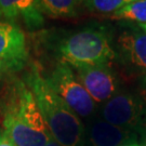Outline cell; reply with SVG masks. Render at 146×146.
<instances>
[{"mask_svg":"<svg viewBox=\"0 0 146 146\" xmlns=\"http://www.w3.org/2000/svg\"><path fill=\"white\" fill-rule=\"evenodd\" d=\"M2 130L16 146H43L52 137L25 80L11 77L0 99Z\"/></svg>","mask_w":146,"mask_h":146,"instance_id":"cell-1","label":"cell"},{"mask_svg":"<svg viewBox=\"0 0 146 146\" xmlns=\"http://www.w3.org/2000/svg\"><path fill=\"white\" fill-rule=\"evenodd\" d=\"M25 81L35 96L50 134L60 146H86L82 120L58 96L43 76L38 63H33Z\"/></svg>","mask_w":146,"mask_h":146,"instance_id":"cell-2","label":"cell"},{"mask_svg":"<svg viewBox=\"0 0 146 146\" xmlns=\"http://www.w3.org/2000/svg\"><path fill=\"white\" fill-rule=\"evenodd\" d=\"M58 52L68 64H110L116 58L107 33L100 28H86L64 37Z\"/></svg>","mask_w":146,"mask_h":146,"instance_id":"cell-3","label":"cell"},{"mask_svg":"<svg viewBox=\"0 0 146 146\" xmlns=\"http://www.w3.org/2000/svg\"><path fill=\"white\" fill-rule=\"evenodd\" d=\"M47 79L56 94L80 119H93L96 104L65 61L60 60Z\"/></svg>","mask_w":146,"mask_h":146,"instance_id":"cell-4","label":"cell"},{"mask_svg":"<svg viewBox=\"0 0 146 146\" xmlns=\"http://www.w3.org/2000/svg\"><path fill=\"white\" fill-rule=\"evenodd\" d=\"M101 116L111 125L133 131L146 125V105L137 95L118 91L103 104Z\"/></svg>","mask_w":146,"mask_h":146,"instance_id":"cell-5","label":"cell"},{"mask_svg":"<svg viewBox=\"0 0 146 146\" xmlns=\"http://www.w3.org/2000/svg\"><path fill=\"white\" fill-rule=\"evenodd\" d=\"M68 64V63H67ZM95 104H104L118 92V80L108 64H68Z\"/></svg>","mask_w":146,"mask_h":146,"instance_id":"cell-6","label":"cell"},{"mask_svg":"<svg viewBox=\"0 0 146 146\" xmlns=\"http://www.w3.org/2000/svg\"><path fill=\"white\" fill-rule=\"evenodd\" d=\"M0 58L24 66L28 60L26 36L11 22H0Z\"/></svg>","mask_w":146,"mask_h":146,"instance_id":"cell-7","label":"cell"},{"mask_svg":"<svg viewBox=\"0 0 146 146\" xmlns=\"http://www.w3.org/2000/svg\"><path fill=\"white\" fill-rule=\"evenodd\" d=\"M87 139L91 146H119L134 141V132L111 125L103 118L90 120Z\"/></svg>","mask_w":146,"mask_h":146,"instance_id":"cell-8","label":"cell"},{"mask_svg":"<svg viewBox=\"0 0 146 146\" xmlns=\"http://www.w3.org/2000/svg\"><path fill=\"white\" fill-rule=\"evenodd\" d=\"M122 58L131 66L146 73V33L144 31H123L117 40Z\"/></svg>","mask_w":146,"mask_h":146,"instance_id":"cell-9","label":"cell"},{"mask_svg":"<svg viewBox=\"0 0 146 146\" xmlns=\"http://www.w3.org/2000/svg\"><path fill=\"white\" fill-rule=\"evenodd\" d=\"M0 19L15 21L22 19L28 28H39L44 19L37 0H0Z\"/></svg>","mask_w":146,"mask_h":146,"instance_id":"cell-10","label":"cell"},{"mask_svg":"<svg viewBox=\"0 0 146 146\" xmlns=\"http://www.w3.org/2000/svg\"><path fill=\"white\" fill-rule=\"evenodd\" d=\"M84 0H37L42 14L51 19L74 17L78 14L80 5Z\"/></svg>","mask_w":146,"mask_h":146,"instance_id":"cell-11","label":"cell"},{"mask_svg":"<svg viewBox=\"0 0 146 146\" xmlns=\"http://www.w3.org/2000/svg\"><path fill=\"white\" fill-rule=\"evenodd\" d=\"M114 20L133 21L146 24V0H134L110 15Z\"/></svg>","mask_w":146,"mask_h":146,"instance_id":"cell-12","label":"cell"},{"mask_svg":"<svg viewBox=\"0 0 146 146\" xmlns=\"http://www.w3.org/2000/svg\"><path fill=\"white\" fill-rule=\"evenodd\" d=\"M134 0H84V5L94 13L113 14Z\"/></svg>","mask_w":146,"mask_h":146,"instance_id":"cell-13","label":"cell"},{"mask_svg":"<svg viewBox=\"0 0 146 146\" xmlns=\"http://www.w3.org/2000/svg\"><path fill=\"white\" fill-rule=\"evenodd\" d=\"M23 67L24 65H22L20 63L11 62V61L0 58V82L5 80L8 76L10 77L12 76V74H14L17 70H21Z\"/></svg>","mask_w":146,"mask_h":146,"instance_id":"cell-14","label":"cell"},{"mask_svg":"<svg viewBox=\"0 0 146 146\" xmlns=\"http://www.w3.org/2000/svg\"><path fill=\"white\" fill-rule=\"evenodd\" d=\"M119 146H142L140 145L137 142L135 141H131V142H128V143H125V144H122V145H119Z\"/></svg>","mask_w":146,"mask_h":146,"instance_id":"cell-15","label":"cell"},{"mask_svg":"<svg viewBox=\"0 0 146 146\" xmlns=\"http://www.w3.org/2000/svg\"><path fill=\"white\" fill-rule=\"evenodd\" d=\"M43 146H60V145H58V143H56V142H55V141H54V140L52 139L51 141H49V142L47 143V144H46V145H43Z\"/></svg>","mask_w":146,"mask_h":146,"instance_id":"cell-16","label":"cell"},{"mask_svg":"<svg viewBox=\"0 0 146 146\" xmlns=\"http://www.w3.org/2000/svg\"><path fill=\"white\" fill-rule=\"evenodd\" d=\"M140 26H141L142 29H143V31H145V33H146V24H141Z\"/></svg>","mask_w":146,"mask_h":146,"instance_id":"cell-17","label":"cell"},{"mask_svg":"<svg viewBox=\"0 0 146 146\" xmlns=\"http://www.w3.org/2000/svg\"><path fill=\"white\" fill-rule=\"evenodd\" d=\"M143 146H146V140H145V142H144V145Z\"/></svg>","mask_w":146,"mask_h":146,"instance_id":"cell-18","label":"cell"},{"mask_svg":"<svg viewBox=\"0 0 146 146\" xmlns=\"http://www.w3.org/2000/svg\"><path fill=\"white\" fill-rule=\"evenodd\" d=\"M145 88H146V79H145Z\"/></svg>","mask_w":146,"mask_h":146,"instance_id":"cell-19","label":"cell"}]
</instances>
